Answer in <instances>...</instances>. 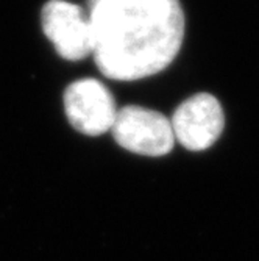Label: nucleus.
<instances>
[{
  "mask_svg": "<svg viewBox=\"0 0 259 261\" xmlns=\"http://www.w3.org/2000/svg\"><path fill=\"white\" fill-rule=\"evenodd\" d=\"M64 111L77 132L99 136L112 128L117 108L111 91L99 80L84 79L64 91Z\"/></svg>",
  "mask_w": 259,
  "mask_h": 261,
  "instance_id": "obj_3",
  "label": "nucleus"
},
{
  "mask_svg": "<svg viewBox=\"0 0 259 261\" xmlns=\"http://www.w3.org/2000/svg\"><path fill=\"white\" fill-rule=\"evenodd\" d=\"M41 23L45 36L64 60L78 61L92 54V30L81 7L50 0L42 8Z\"/></svg>",
  "mask_w": 259,
  "mask_h": 261,
  "instance_id": "obj_5",
  "label": "nucleus"
},
{
  "mask_svg": "<svg viewBox=\"0 0 259 261\" xmlns=\"http://www.w3.org/2000/svg\"><path fill=\"white\" fill-rule=\"evenodd\" d=\"M111 132L121 147L146 156L167 155L175 142L170 121L166 116L136 105L117 110Z\"/></svg>",
  "mask_w": 259,
  "mask_h": 261,
  "instance_id": "obj_2",
  "label": "nucleus"
},
{
  "mask_svg": "<svg viewBox=\"0 0 259 261\" xmlns=\"http://www.w3.org/2000/svg\"><path fill=\"white\" fill-rule=\"evenodd\" d=\"M174 136L187 150H206L222 135L225 116L220 102L206 92L186 99L170 121Z\"/></svg>",
  "mask_w": 259,
  "mask_h": 261,
  "instance_id": "obj_4",
  "label": "nucleus"
},
{
  "mask_svg": "<svg viewBox=\"0 0 259 261\" xmlns=\"http://www.w3.org/2000/svg\"><path fill=\"white\" fill-rule=\"evenodd\" d=\"M92 55L111 80L134 82L172 64L184 39L180 0H88Z\"/></svg>",
  "mask_w": 259,
  "mask_h": 261,
  "instance_id": "obj_1",
  "label": "nucleus"
}]
</instances>
